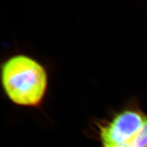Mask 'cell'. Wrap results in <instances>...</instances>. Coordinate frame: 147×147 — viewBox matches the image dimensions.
Returning a JSON list of instances; mask_svg holds the SVG:
<instances>
[{
    "label": "cell",
    "instance_id": "3",
    "mask_svg": "<svg viewBox=\"0 0 147 147\" xmlns=\"http://www.w3.org/2000/svg\"><path fill=\"white\" fill-rule=\"evenodd\" d=\"M121 144L131 147H147V117L139 129L129 139Z\"/></svg>",
    "mask_w": 147,
    "mask_h": 147
},
{
    "label": "cell",
    "instance_id": "2",
    "mask_svg": "<svg viewBox=\"0 0 147 147\" xmlns=\"http://www.w3.org/2000/svg\"><path fill=\"white\" fill-rule=\"evenodd\" d=\"M146 116L137 108H126L116 114L107 124L100 127L102 145L125 142L140 127Z\"/></svg>",
    "mask_w": 147,
    "mask_h": 147
},
{
    "label": "cell",
    "instance_id": "1",
    "mask_svg": "<svg viewBox=\"0 0 147 147\" xmlns=\"http://www.w3.org/2000/svg\"><path fill=\"white\" fill-rule=\"evenodd\" d=\"M3 90L12 102L23 107H38L47 94V69L30 55L18 53L4 60L0 69Z\"/></svg>",
    "mask_w": 147,
    "mask_h": 147
}]
</instances>
